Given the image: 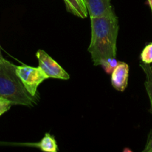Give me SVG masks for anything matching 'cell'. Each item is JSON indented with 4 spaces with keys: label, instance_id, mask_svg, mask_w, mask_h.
<instances>
[{
    "label": "cell",
    "instance_id": "obj_1",
    "mask_svg": "<svg viewBox=\"0 0 152 152\" xmlns=\"http://www.w3.org/2000/svg\"><path fill=\"white\" fill-rule=\"evenodd\" d=\"M91 41L88 48L94 65L101 61L116 57L119 19L114 11L98 17H90Z\"/></svg>",
    "mask_w": 152,
    "mask_h": 152
},
{
    "label": "cell",
    "instance_id": "obj_13",
    "mask_svg": "<svg viewBox=\"0 0 152 152\" xmlns=\"http://www.w3.org/2000/svg\"><path fill=\"white\" fill-rule=\"evenodd\" d=\"M143 152H152V129L148 135L147 142H146V145L145 146Z\"/></svg>",
    "mask_w": 152,
    "mask_h": 152
},
{
    "label": "cell",
    "instance_id": "obj_6",
    "mask_svg": "<svg viewBox=\"0 0 152 152\" xmlns=\"http://www.w3.org/2000/svg\"><path fill=\"white\" fill-rule=\"evenodd\" d=\"M84 2L89 17H98L114 11L110 0H84Z\"/></svg>",
    "mask_w": 152,
    "mask_h": 152
},
{
    "label": "cell",
    "instance_id": "obj_14",
    "mask_svg": "<svg viewBox=\"0 0 152 152\" xmlns=\"http://www.w3.org/2000/svg\"><path fill=\"white\" fill-rule=\"evenodd\" d=\"M4 58L3 57V56H2V54H1V47H0V62H3V61L4 60Z\"/></svg>",
    "mask_w": 152,
    "mask_h": 152
},
{
    "label": "cell",
    "instance_id": "obj_2",
    "mask_svg": "<svg viewBox=\"0 0 152 152\" xmlns=\"http://www.w3.org/2000/svg\"><path fill=\"white\" fill-rule=\"evenodd\" d=\"M16 65L4 59L0 62V97L10 101L13 105L33 107L39 96H33L27 91L16 72Z\"/></svg>",
    "mask_w": 152,
    "mask_h": 152
},
{
    "label": "cell",
    "instance_id": "obj_7",
    "mask_svg": "<svg viewBox=\"0 0 152 152\" xmlns=\"http://www.w3.org/2000/svg\"><path fill=\"white\" fill-rule=\"evenodd\" d=\"M67 11L81 19L87 17L88 12L84 0H63Z\"/></svg>",
    "mask_w": 152,
    "mask_h": 152
},
{
    "label": "cell",
    "instance_id": "obj_3",
    "mask_svg": "<svg viewBox=\"0 0 152 152\" xmlns=\"http://www.w3.org/2000/svg\"><path fill=\"white\" fill-rule=\"evenodd\" d=\"M16 72L27 91L33 96H38L37 88L44 80L49 79L40 67L16 65Z\"/></svg>",
    "mask_w": 152,
    "mask_h": 152
},
{
    "label": "cell",
    "instance_id": "obj_9",
    "mask_svg": "<svg viewBox=\"0 0 152 152\" xmlns=\"http://www.w3.org/2000/svg\"><path fill=\"white\" fill-rule=\"evenodd\" d=\"M140 67L145 74V88L148 96L151 105V112L152 114V66L150 64H145L142 62Z\"/></svg>",
    "mask_w": 152,
    "mask_h": 152
},
{
    "label": "cell",
    "instance_id": "obj_12",
    "mask_svg": "<svg viewBox=\"0 0 152 152\" xmlns=\"http://www.w3.org/2000/svg\"><path fill=\"white\" fill-rule=\"evenodd\" d=\"M13 105L12 102L4 98L0 97V116L7 112Z\"/></svg>",
    "mask_w": 152,
    "mask_h": 152
},
{
    "label": "cell",
    "instance_id": "obj_15",
    "mask_svg": "<svg viewBox=\"0 0 152 152\" xmlns=\"http://www.w3.org/2000/svg\"><path fill=\"white\" fill-rule=\"evenodd\" d=\"M148 2L149 6H150L151 10V13H152V0H148Z\"/></svg>",
    "mask_w": 152,
    "mask_h": 152
},
{
    "label": "cell",
    "instance_id": "obj_10",
    "mask_svg": "<svg viewBox=\"0 0 152 152\" xmlns=\"http://www.w3.org/2000/svg\"><path fill=\"white\" fill-rule=\"evenodd\" d=\"M119 63V61L116 59V58H109V59H104L103 61H101V65L103 68L104 71H105L107 74H111V73L113 72V71L114 70V68H116V65Z\"/></svg>",
    "mask_w": 152,
    "mask_h": 152
},
{
    "label": "cell",
    "instance_id": "obj_8",
    "mask_svg": "<svg viewBox=\"0 0 152 152\" xmlns=\"http://www.w3.org/2000/svg\"><path fill=\"white\" fill-rule=\"evenodd\" d=\"M35 145L41 151L45 152H57L58 150V144L55 137L49 133L45 134L41 140L36 143Z\"/></svg>",
    "mask_w": 152,
    "mask_h": 152
},
{
    "label": "cell",
    "instance_id": "obj_5",
    "mask_svg": "<svg viewBox=\"0 0 152 152\" xmlns=\"http://www.w3.org/2000/svg\"><path fill=\"white\" fill-rule=\"evenodd\" d=\"M129 77V66L127 63L119 62L111 73V84L116 90L123 92L126 89Z\"/></svg>",
    "mask_w": 152,
    "mask_h": 152
},
{
    "label": "cell",
    "instance_id": "obj_11",
    "mask_svg": "<svg viewBox=\"0 0 152 152\" xmlns=\"http://www.w3.org/2000/svg\"><path fill=\"white\" fill-rule=\"evenodd\" d=\"M140 59L142 62L145 64L152 63V42L148 43L142 50L140 54Z\"/></svg>",
    "mask_w": 152,
    "mask_h": 152
},
{
    "label": "cell",
    "instance_id": "obj_4",
    "mask_svg": "<svg viewBox=\"0 0 152 152\" xmlns=\"http://www.w3.org/2000/svg\"><path fill=\"white\" fill-rule=\"evenodd\" d=\"M38 60V67H40L49 78L59 79L66 80L70 78L68 73L46 51L38 50L36 53Z\"/></svg>",
    "mask_w": 152,
    "mask_h": 152
}]
</instances>
